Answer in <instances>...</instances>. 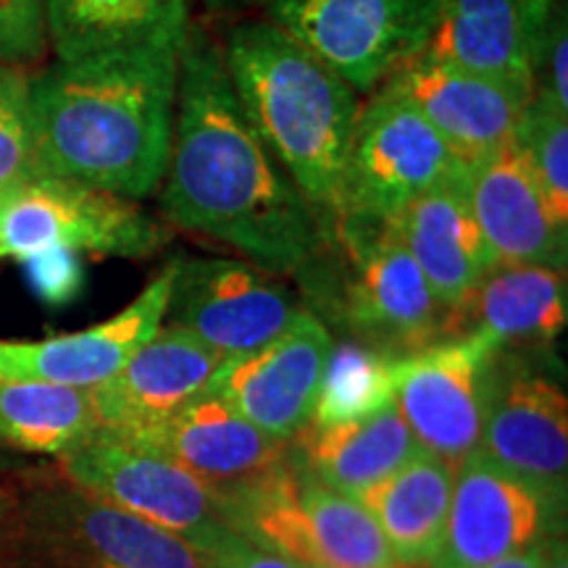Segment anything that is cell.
<instances>
[{"instance_id":"obj_1","label":"cell","mask_w":568,"mask_h":568,"mask_svg":"<svg viewBox=\"0 0 568 568\" xmlns=\"http://www.w3.org/2000/svg\"><path fill=\"white\" fill-rule=\"evenodd\" d=\"M161 211L169 222L226 243L268 272H301L326 226L247 122L224 51L190 24L180 51L172 155Z\"/></svg>"},{"instance_id":"obj_2","label":"cell","mask_w":568,"mask_h":568,"mask_svg":"<svg viewBox=\"0 0 568 568\" xmlns=\"http://www.w3.org/2000/svg\"><path fill=\"white\" fill-rule=\"evenodd\" d=\"M176 80V48L55 61L32 77L40 174L130 201L151 195L172 155Z\"/></svg>"},{"instance_id":"obj_3","label":"cell","mask_w":568,"mask_h":568,"mask_svg":"<svg viewBox=\"0 0 568 568\" xmlns=\"http://www.w3.org/2000/svg\"><path fill=\"white\" fill-rule=\"evenodd\" d=\"M222 51L247 122L329 232L361 113L358 92L272 21L234 27Z\"/></svg>"},{"instance_id":"obj_4","label":"cell","mask_w":568,"mask_h":568,"mask_svg":"<svg viewBox=\"0 0 568 568\" xmlns=\"http://www.w3.org/2000/svg\"><path fill=\"white\" fill-rule=\"evenodd\" d=\"M295 274L329 322L389 358L445 339L447 308L410 258L393 219H337L322 251Z\"/></svg>"},{"instance_id":"obj_5","label":"cell","mask_w":568,"mask_h":568,"mask_svg":"<svg viewBox=\"0 0 568 568\" xmlns=\"http://www.w3.org/2000/svg\"><path fill=\"white\" fill-rule=\"evenodd\" d=\"M187 539L71 481L38 487L3 510L0 568H213Z\"/></svg>"},{"instance_id":"obj_6","label":"cell","mask_w":568,"mask_h":568,"mask_svg":"<svg viewBox=\"0 0 568 568\" xmlns=\"http://www.w3.org/2000/svg\"><path fill=\"white\" fill-rule=\"evenodd\" d=\"M61 468L74 487L187 539L205 556L219 560L247 545L222 497L153 447L98 432L61 456Z\"/></svg>"},{"instance_id":"obj_7","label":"cell","mask_w":568,"mask_h":568,"mask_svg":"<svg viewBox=\"0 0 568 568\" xmlns=\"http://www.w3.org/2000/svg\"><path fill=\"white\" fill-rule=\"evenodd\" d=\"M163 243L161 224L130 197L82 182L40 174L0 195V261L55 247L142 258Z\"/></svg>"},{"instance_id":"obj_8","label":"cell","mask_w":568,"mask_h":568,"mask_svg":"<svg viewBox=\"0 0 568 568\" xmlns=\"http://www.w3.org/2000/svg\"><path fill=\"white\" fill-rule=\"evenodd\" d=\"M466 172L468 163L414 105L379 88L355 122L337 219H395L418 195Z\"/></svg>"},{"instance_id":"obj_9","label":"cell","mask_w":568,"mask_h":568,"mask_svg":"<svg viewBox=\"0 0 568 568\" xmlns=\"http://www.w3.org/2000/svg\"><path fill=\"white\" fill-rule=\"evenodd\" d=\"M268 17L355 92H374L424 51L435 0H268Z\"/></svg>"},{"instance_id":"obj_10","label":"cell","mask_w":568,"mask_h":568,"mask_svg":"<svg viewBox=\"0 0 568 568\" xmlns=\"http://www.w3.org/2000/svg\"><path fill=\"white\" fill-rule=\"evenodd\" d=\"M500 347L485 337H445L395 358V408L418 447L458 468L479 450Z\"/></svg>"},{"instance_id":"obj_11","label":"cell","mask_w":568,"mask_h":568,"mask_svg":"<svg viewBox=\"0 0 568 568\" xmlns=\"http://www.w3.org/2000/svg\"><path fill=\"white\" fill-rule=\"evenodd\" d=\"M308 305L253 261L176 258L166 314L224 358L284 335Z\"/></svg>"},{"instance_id":"obj_12","label":"cell","mask_w":568,"mask_h":568,"mask_svg":"<svg viewBox=\"0 0 568 568\" xmlns=\"http://www.w3.org/2000/svg\"><path fill=\"white\" fill-rule=\"evenodd\" d=\"M529 353H497L479 450L566 506L568 400Z\"/></svg>"},{"instance_id":"obj_13","label":"cell","mask_w":568,"mask_h":568,"mask_svg":"<svg viewBox=\"0 0 568 568\" xmlns=\"http://www.w3.org/2000/svg\"><path fill=\"white\" fill-rule=\"evenodd\" d=\"M564 503L518 479L481 450L453 477L445 542L432 568H481L558 537Z\"/></svg>"},{"instance_id":"obj_14","label":"cell","mask_w":568,"mask_h":568,"mask_svg":"<svg viewBox=\"0 0 568 568\" xmlns=\"http://www.w3.org/2000/svg\"><path fill=\"white\" fill-rule=\"evenodd\" d=\"M332 335L314 311L272 343L224 358L205 393L276 439H290L314 418Z\"/></svg>"},{"instance_id":"obj_15","label":"cell","mask_w":568,"mask_h":568,"mask_svg":"<svg viewBox=\"0 0 568 568\" xmlns=\"http://www.w3.org/2000/svg\"><path fill=\"white\" fill-rule=\"evenodd\" d=\"M382 88L414 105L464 163L516 140L521 113L535 95L426 53L403 63Z\"/></svg>"},{"instance_id":"obj_16","label":"cell","mask_w":568,"mask_h":568,"mask_svg":"<svg viewBox=\"0 0 568 568\" xmlns=\"http://www.w3.org/2000/svg\"><path fill=\"white\" fill-rule=\"evenodd\" d=\"M224 355L184 326H161L103 385L92 387L101 432L138 439L209 389Z\"/></svg>"},{"instance_id":"obj_17","label":"cell","mask_w":568,"mask_h":568,"mask_svg":"<svg viewBox=\"0 0 568 568\" xmlns=\"http://www.w3.org/2000/svg\"><path fill=\"white\" fill-rule=\"evenodd\" d=\"M176 258L161 268L134 301L90 329L40 343L0 339V379H32L67 387H98L161 329L169 308Z\"/></svg>"},{"instance_id":"obj_18","label":"cell","mask_w":568,"mask_h":568,"mask_svg":"<svg viewBox=\"0 0 568 568\" xmlns=\"http://www.w3.org/2000/svg\"><path fill=\"white\" fill-rule=\"evenodd\" d=\"M556 11L558 0H435L422 53L535 92L537 59Z\"/></svg>"},{"instance_id":"obj_19","label":"cell","mask_w":568,"mask_h":568,"mask_svg":"<svg viewBox=\"0 0 568 568\" xmlns=\"http://www.w3.org/2000/svg\"><path fill=\"white\" fill-rule=\"evenodd\" d=\"M172 458L201 479L213 495L232 497L276 471L290 458L287 439H276L253 426L222 397L203 393L187 406L132 439Z\"/></svg>"},{"instance_id":"obj_20","label":"cell","mask_w":568,"mask_h":568,"mask_svg":"<svg viewBox=\"0 0 568 568\" xmlns=\"http://www.w3.org/2000/svg\"><path fill=\"white\" fill-rule=\"evenodd\" d=\"M466 190L495 266L566 268L568 230L550 216L516 140L468 163Z\"/></svg>"},{"instance_id":"obj_21","label":"cell","mask_w":568,"mask_h":568,"mask_svg":"<svg viewBox=\"0 0 568 568\" xmlns=\"http://www.w3.org/2000/svg\"><path fill=\"white\" fill-rule=\"evenodd\" d=\"M568 322L566 268L495 266L464 303L447 311L445 337L477 335L500 351H545Z\"/></svg>"},{"instance_id":"obj_22","label":"cell","mask_w":568,"mask_h":568,"mask_svg":"<svg viewBox=\"0 0 568 568\" xmlns=\"http://www.w3.org/2000/svg\"><path fill=\"white\" fill-rule=\"evenodd\" d=\"M466 174L418 195L393 219L410 258L447 311L464 303L495 268L468 203Z\"/></svg>"},{"instance_id":"obj_23","label":"cell","mask_w":568,"mask_h":568,"mask_svg":"<svg viewBox=\"0 0 568 568\" xmlns=\"http://www.w3.org/2000/svg\"><path fill=\"white\" fill-rule=\"evenodd\" d=\"M187 9V0H42L45 38L59 61L138 48L182 51Z\"/></svg>"},{"instance_id":"obj_24","label":"cell","mask_w":568,"mask_h":568,"mask_svg":"<svg viewBox=\"0 0 568 568\" xmlns=\"http://www.w3.org/2000/svg\"><path fill=\"white\" fill-rule=\"evenodd\" d=\"M295 437V464L324 487L351 497L422 453L395 406L361 422L308 424Z\"/></svg>"},{"instance_id":"obj_25","label":"cell","mask_w":568,"mask_h":568,"mask_svg":"<svg viewBox=\"0 0 568 568\" xmlns=\"http://www.w3.org/2000/svg\"><path fill=\"white\" fill-rule=\"evenodd\" d=\"M453 477L456 468L422 450L387 479L353 495L403 568H432L443 550Z\"/></svg>"},{"instance_id":"obj_26","label":"cell","mask_w":568,"mask_h":568,"mask_svg":"<svg viewBox=\"0 0 568 568\" xmlns=\"http://www.w3.org/2000/svg\"><path fill=\"white\" fill-rule=\"evenodd\" d=\"M98 432L92 387L0 379V445L61 458Z\"/></svg>"},{"instance_id":"obj_27","label":"cell","mask_w":568,"mask_h":568,"mask_svg":"<svg viewBox=\"0 0 568 568\" xmlns=\"http://www.w3.org/2000/svg\"><path fill=\"white\" fill-rule=\"evenodd\" d=\"M297 497L316 568H403L374 516L355 497L324 487L301 466Z\"/></svg>"},{"instance_id":"obj_28","label":"cell","mask_w":568,"mask_h":568,"mask_svg":"<svg viewBox=\"0 0 568 568\" xmlns=\"http://www.w3.org/2000/svg\"><path fill=\"white\" fill-rule=\"evenodd\" d=\"M395 406V358L364 343L332 347L311 424L361 422Z\"/></svg>"},{"instance_id":"obj_29","label":"cell","mask_w":568,"mask_h":568,"mask_svg":"<svg viewBox=\"0 0 568 568\" xmlns=\"http://www.w3.org/2000/svg\"><path fill=\"white\" fill-rule=\"evenodd\" d=\"M516 145L542 190L550 216L560 230H568V109L545 90H535L518 122Z\"/></svg>"},{"instance_id":"obj_30","label":"cell","mask_w":568,"mask_h":568,"mask_svg":"<svg viewBox=\"0 0 568 568\" xmlns=\"http://www.w3.org/2000/svg\"><path fill=\"white\" fill-rule=\"evenodd\" d=\"M30 88L24 69L0 63V193L40 176Z\"/></svg>"},{"instance_id":"obj_31","label":"cell","mask_w":568,"mask_h":568,"mask_svg":"<svg viewBox=\"0 0 568 568\" xmlns=\"http://www.w3.org/2000/svg\"><path fill=\"white\" fill-rule=\"evenodd\" d=\"M42 0H0V61L21 67L45 53Z\"/></svg>"},{"instance_id":"obj_32","label":"cell","mask_w":568,"mask_h":568,"mask_svg":"<svg viewBox=\"0 0 568 568\" xmlns=\"http://www.w3.org/2000/svg\"><path fill=\"white\" fill-rule=\"evenodd\" d=\"M21 264H24L27 284L42 303L67 305L82 293L84 268L80 253L55 247V251L27 255Z\"/></svg>"},{"instance_id":"obj_33","label":"cell","mask_w":568,"mask_h":568,"mask_svg":"<svg viewBox=\"0 0 568 568\" xmlns=\"http://www.w3.org/2000/svg\"><path fill=\"white\" fill-rule=\"evenodd\" d=\"M213 568H303V566L284 556H276V552L255 548V545L247 542L240 550L230 552V556L219 558Z\"/></svg>"},{"instance_id":"obj_34","label":"cell","mask_w":568,"mask_h":568,"mask_svg":"<svg viewBox=\"0 0 568 568\" xmlns=\"http://www.w3.org/2000/svg\"><path fill=\"white\" fill-rule=\"evenodd\" d=\"M545 545H548V539H545L542 545H535V548H527L521 552H514V556L493 560V564L481 568H545Z\"/></svg>"},{"instance_id":"obj_35","label":"cell","mask_w":568,"mask_h":568,"mask_svg":"<svg viewBox=\"0 0 568 568\" xmlns=\"http://www.w3.org/2000/svg\"><path fill=\"white\" fill-rule=\"evenodd\" d=\"M545 568H568V552L564 539H548V545H545Z\"/></svg>"},{"instance_id":"obj_36","label":"cell","mask_w":568,"mask_h":568,"mask_svg":"<svg viewBox=\"0 0 568 568\" xmlns=\"http://www.w3.org/2000/svg\"><path fill=\"white\" fill-rule=\"evenodd\" d=\"M197 3H203L205 9H213V11H230V9H237V6H243L245 0H197Z\"/></svg>"},{"instance_id":"obj_37","label":"cell","mask_w":568,"mask_h":568,"mask_svg":"<svg viewBox=\"0 0 568 568\" xmlns=\"http://www.w3.org/2000/svg\"><path fill=\"white\" fill-rule=\"evenodd\" d=\"M11 506V500H9V495L3 493V489H0V510H6Z\"/></svg>"},{"instance_id":"obj_38","label":"cell","mask_w":568,"mask_h":568,"mask_svg":"<svg viewBox=\"0 0 568 568\" xmlns=\"http://www.w3.org/2000/svg\"><path fill=\"white\" fill-rule=\"evenodd\" d=\"M0 545H3V510H0Z\"/></svg>"},{"instance_id":"obj_39","label":"cell","mask_w":568,"mask_h":568,"mask_svg":"<svg viewBox=\"0 0 568 568\" xmlns=\"http://www.w3.org/2000/svg\"><path fill=\"white\" fill-rule=\"evenodd\" d=\"M0 195H3V193H0Z\"/></svg>"}]
</instances>
